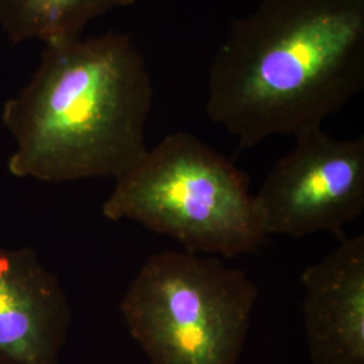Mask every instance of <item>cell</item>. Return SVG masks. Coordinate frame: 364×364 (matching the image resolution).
Here are the masks:
<instances>
[{"label":"cell","instance_id":"6da1fadb","mask_svg":"<svg viewBox=\"0 0 364 364\" xmlns=\"http://www.w3.org/2000/svg\"><path fill=\"white\" fill-rule=\"evenodd\" d=\"M205 111L239 149L323 129L364 88V0H262L232 21Z\"/></svg>","mask_w":364,"mask_h":364},{"label":"cell","instance_id":"7a4b0ae2","mask_svg":"<svg viewBox=\"0 0 364 364\" xmlns=\"http://www.w3.org/2000/svg\"><path fill=\"white\" fill-rule=\"evenodd\" d=\"M154 87L129 34L45 45L25 88L1 109L9 173L37 181L117 180L149 151Z\"/></svg>","mask_w":364,"mask_h":364},{"label":"cell","instance_id":"3957f363","mask_svg":"<svg viewBox=\"0 0 364 364\" xmlns=\"http://www.w3.org/2000/svg\"><path fill=\"white\" fill-rule=\"evenodd\" d=\"M115 181L105 219L135 221L188 252L231 259L269 239L246 173L192 132L166 135Z\"/></svg>","mask_w":364,"mask_h":364},{"label":"cell","instance_id":"277c9868","mask_svg":"<svg viewBox=\"0 0 364 364\" xmlns=\"http://www.w3.org/2000/svg\"><path fill=\"white\" fill-rule=\"evenodd\" d=\"M258 287L216 257L162 251L123 299L124 323L150 364H237Z\"/></svg>","mask_w":364,"mask_h":364},{"label":"cell","instance_id":"5b68a950","mask_svg":"<svg viewBox=\"0 0 364 364\" xmlns=\"http://www.w3.org/2000/svg\"><path fill=\"white\" fill-rule=\"evenodd\" d=\"M294 139L254 195L263 234L344 237L364 210L363 136L338 139L316 129Z\"/></svg>","mask_w":364,"mask_h":364},{"label":"cell","instance_id":"8992f818","mask_svg":"<svg viewBox=\"0 0 364 364\" xmlns=\"http://www.w3.org/2000/svg\"><path fill=\"white\" fill-rule=\"evenodd\" d=\"M72 309L31 247H0V364H60Z\"/></svg>","mask_w":364,"mask_h":364},{"label":"cell","instance_id":"52a82bcc","mask_svg":"<svg viewBox=\"0 0 364 364\" xmlns=\"http://www.w3.org/2000/svg\"><path fill=\"white\" fill-rule=\"evenodd\" d=\"M301 281L312 364H364V235L341 237Z\"/></svg>","mask_w":364,"mask_h":364},{"label":"cell","instance_id":"ba28073f","mask_svg":"<svg viewBox=\"0 0 364 364\" xmlns=\"http://www.w3.org/2000/svg\"><path fill=\"white\" fill-rule=\"evenodd\" d=\"M138 0H0V30L11 45L37 39L45 45L82 38L99 16Z\"/></svg>","mask_w":364,"mask_h":364}]
</instances>
